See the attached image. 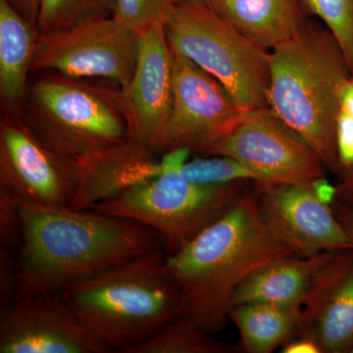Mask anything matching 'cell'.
I'll return each mask as SVG.
<instances>
[{"instance_id":"cell-29","label":"cell","mask_w":353,"mask_h":353,"mask_svg":"<svg viewBox=\"0 0 353 353\" xmlns=\"http://www.w3.org/2000/svg\"><path fill=\"white\" fill-rule=\"evenodd\" d=\"M23 17L38 26L39 0H7Z\"/></svg>"},{"instance_id":"cell-9","label":"cell","mask_w":353,"mask_h":353,"mask_svg":"<svg viewBox=\"0 0 353 353\" xmlns=\"http://www.w3.org/2000/svg\"><path fill=\"white\" fill-rule=\"evenodd\" d=\"M212 155L234 158L271 183H312L326 175L312 148L268 108L243 112L203 157Z\"/></svg>"},{"instance_id":"cell-35","label":"cell","mask_w":353,"mask_h":353,"mask_svg":"<svg viewBox=\"0 0 353 353\" xmlns=\"http://www.w3.org/2000/svg\"><path fill=\"white\" fill-rule=\"evenodd\" d=\"M350 353H353V345H352V348H350Z\"/></svg>"},{"instance_id":"cell-28","label":"cell","mask_w":353,"mask_h":353,"mask_svg":"<svg viewBox=\"0 0 353 353\" xmlns=\"http://www.w3.org/2000/svg\"><path fill=\"white\" fill-rule=\"evenodd\" d=\"M331 208L336 219L347 234L353 248V208L336 199L331 204Z\"/></svg>"},{"instance_id":"cell-18","label":"cell","mask_w":353,"mask_h":353,"mask_svg":"<svg viewBox=\"0 0 353 353\" xmlns=\"http://www.w3.org/2000/svg\"><path fill=\"white\" fill-rule=\"evenodd\" d=\"M39 34L38 26L0 0V97L9 115L19 110Z\"/></svg>"},{"instance_id":"cell-20","label":"cell","mask_w":353,"mask_h":353,"mask_svg":"<svg viewBox=\"0 0 353 353\" xmlns=\"http://www.w3.org/2000/svg\"><path fill=\"white\" fill-rule=\"evenodd\" d=\"M240 332L241 343L250 353H270L296 336L301 308L265 303L236 304L230 311Z\"/></svg>"},{"instance_id":"cell-7","label":"cell","mask_w":353,"mask_h":353,"mask_svg":"<svg viewBox=\"0 0 353 353\" xmlns=\"http://www.w3.org/2000/svg\"><path fill=\"white\" fill-rule=\"evenodd\" d=\"M119 196L90 210L134 221L157 232L168 254L174 253L219 219L248 190V181L220 185L190 182L182 168L165 166Z\"/></svg>"},{"instance_id":"cell-10","label":"cell","mask_w":353,"mask_h":353,"mask_svg":"<svg viewBox=\"0 0 353 353\" xmlns=\"http://www.w3.org/2000/svg\"><path fill=\"white\" fill-rule=\"evenodd\" d=\"M171 55L173 101L155 152L189 148L203 157L243 112L214 77L176 51L171 50Z\"/></svg>"},{"instance_id":"cell-15","label":"cell","mask_w":353,"mask_h":353,"mask_svg":"<svg viewBox=\"0 0 353 353\" xmlns=\"http://www.w3.org/2000/svg\"><path fill=\"white\" fill-rule=\"evenodd\" d=\"M139 34L138 60L124 90L132 119V137L157 150L173 101V66L165 24H154Z\"/></svg>"},{"instance_id":"cell-23","label":"cell","mask_w":353,"mask_h":353,"mask_svg":"<svg viewBox=\"0 0 353 353\" xmlns=\"http://www.w3.org/2000/svg\"><path fill=\"white\" fill-rule=\"evenodd\" d=\"M183 176L190 182L205 185H220L248 181L267 183L268 179L243 162L229 157H196L183 165Z\"/></svg>"},{"instance_id":"cell-31","label":"cell","mask_w":353,"mask_h":353,"mask_svg":"<svg viewBox=\"0 0 353 353\" xmlns=\"http://www.w3.org/2000/svg\"><path fill=\"white\" fill-rule=\"evenodd\" d=\"M316 196L319 197L320 201L324 203L331 205L336 199V185H332L326 178L318 179L312 183Z\"/></svg>"},{"instance_id":"cell-24","label":"cell","mask_w":353,"mask_h":353,"mask_svg":"<svg viewBox=\"0 0 353 353\" xmlns=\"http://www.w3.org/2000/svg\"><path fill=\"white\" fill-rule=\"evenodd\" d=\"M308 13L318 16L333 34L353 74V0H303Z\"/></svg>"},{"instance_id":"cell-8","label":"cell","mask_w":353,"mask_h":353,"mask_svg":"<svg viewBox=\"0 0 353 353\" xmlns=\"http://www.w3.org/2000/svg\"><path fill=\"white\" fill-rule=\"evenodd\" d=\"M139 46V32L118 16L90 18L69 29L39 32L31 74L102 79L125 90L136 69Z\"/></svg>"},{"instance_id":"cell-12","label":"cell","mask_w":353,"mask_h":353,"mask_svg":"<svg viewBox=\"0 0 353 353\" xmlns=\"http://www.w3.org/2000/svg\"><path fill=\"white\" fill-rule=\"evenodd\" d=\"M109 352L58 292L19 296L0 308V353Z\"/></svg>"},{"instance_id":"cell-3","label":"cell","mask_w":353,"mask_h":353,"mask_svg":"<svg viewBox=\"0 0 353 353\" xmlns=\"http://www.w3.org/2000/svg\"><path fill=\"white\" fill-rule=\"evenodd\" d=\"M164 248L73 281L62 301L114 352L130 353L185 313Z\"/></svg>"},{"instance_id":"cell-25","label":"cell","mask_w":353,"mask_h":353,"mask_svg":"<svg viewBox=\"0 0 353 353\" xmlns=\"http://www.w3.org/2000/svg\"><path fill=\"white\" fill-rule=\"evenodd\" d=\"M180 0H116L115 15L134 31L154 24H166Z\"/></svg>"},{"instance_id":"cell-19","label":"cell","mask_w":353,"mask_h":353,"mask_svg":"<svg viewBox=\"0 0 353 353\" xmlns=\"http://www.w3.org/2000/svg\"><path fill=\"white\" fill-rule=\"evenodd\" d=\"M318 256L296 257L253 272L234 292L233 306L265 303L285 308L303 307Z\"/></svg>"},{"instance_id":"cell-27","label":"cell","mask_w":353,"mask_h":353,"mask_svg":"<svg viewBox=\"0 0 353 353\" xmlns=\"http://www.w3.org/2000/svg\"><path fill=\"white\" fill-rule=\"evenodd\" d=\"M339 175L341 181L353 175V119L341 110L336 127Z\"/></svg>"},{"instance_id":"cell-30","label":"cell","mask_w":353,"mask_h":353,"mask_svg":"<svg viewBox=\"0 0 353 353\" xmlns=\"http://www.w3.org/2000/svg\"><path fill=\"white\" fill-rule=\"evenodd\" d=\"M282 353H322V352L319 345L311 339L294 338L284 345Z\"/></svg>"},{"instance_id":"cell-17","label":"cell","mask_w":353,"mask_h":353,"mask_svg":"<svg viewBox=\"0 0 353 353\" xmlns=\"http://www.w3.org/2000/svg\"><path fill=\"white\" fill-rule=\"evenodd\" d=\"M218 13L266 50L296 38L309 21L303 0H220Z\"/></svg>"},{"instance_id":"cell-4","label":"cell","mask_w":353,"mask_h":353,"mask_svg":"<svg viewBox=\"0 0 353 353\" xmlns=\"http://www.w3.org/2000/svg\"><path fill=\"white\" fill-rule=\"evenodd\" d=\"M267 105L338 174L336 127L347 59L326 27L308 21L303 31L272 50Z\"/></svg>"},{"instance_id":"cell-14","label":"cell","mask_w":353,"mask_h":353,"mask_svg":"<svg viewBox=\"0 0 353 353\" xmlns=\"http://www.w3.org/2000/svg\"><path fill=\"white\" fill-rule=\"evenodd\" d=\"M294 338L311 339L322 353L350 352L353 345V248L320 253Z\"/></svg>"},{"instance_id":"cell-33","label":"cell","mask_w":353,"mask_h":353,"mask_svg":"<svg viewBox=\"0 0 353 353\" xmlns=\"http://www.w3.org/2000/svg\"><path fill=\"white\" fill-rule=\"evenodd\" d=\"M336 201L353 208V175L336 185Z\"/></svg>"},{"instance_id":"cell-22","label":"cell","mask_w":353,"mask_h":353,"mask_svg":"<svg viewBox=\"0 0 353 353\" xmlns=\"http://www.w3.org/2000/svg\"><path fill=\"white\" fill-rule=\"evenodd\" d=\"M115 12L116 0H39L38 28L39 32L61 31Z\"/></svg>"},{"instance_id":"cell-11","label":"cell","mask_w":353,"mask_h":353,"mask_svg":"<svg viewBox=\"0 0 353 353\" xmlns=\"http://www.w3.org/2000/svg\"><path fill=\"white\" fill-rule=\"evenodd\" d=\"M0 187L17 201L70 208L77 189L75 167L17 116L4 114L0 123Z\"/></svg>"},{"instance_id":"cell-34","label":"cell","mask_w":353,"mask_h":353,"mask_svg":"<svg viewBox=\"0 0 353 353\" xmlns=\"http://www.w3.org/2000/svg\"><path fill=\"white\" fill-rule=\"evenodd\" d=\"M185 1L196 2V3L204 4V6L214 9L217 12L220 6V0H185Z\"/></svg>"},{"instance_id":"cell-2","label":"cell","mask_w":353,"mask_h":353,"mask_svg":"<svg viewBox=\"0 0 353 353\" xmlns=\"http://www.w3.org/2000/svg\"><path fill=\"white\" fill-rule=\"evenodd\" d=\"M296 257L262 218L255 185L189 243L167 253L166 265L182 292L183 315L214 334L226 327L234 292L248 276Z\"/></svg>"},{"instance_id":"cell-26","label":"cell","mask_w":353,"mask_h":353,"mask_svg":"<svg viewBox=\"0 0 353 353\" xmlns=\"http://www.w3.org/2000/svg\"><path fill=\"white\" fill-rule=\"evenodd\" d=\"M23 241L22 220L12 194L0 187V248L19 255Z\"/></svg>"},{"instance_id":"cell-32","label":"cell","mask_w":353,"mask_h":353,"mask_svg":"<svg viewBox=\"0 0 353 353\" xmlns=\"http://www.w3.org/2000/svg\"><path fill=\"white\" fill-rule=\"evenodd\" d=\"M341 110L353 119V74H350L341 90Z\"/></svg>"},{"instance_id":"cell-13","label":"cell","mask_w":353,"mask_h":353,"mask_svg":"<svg viewBox=\"0 0 353 353\" xmlns=\"http://www.w3.org/2000/svg\"><path fill=\"white\" fill-rule=\"evenodd\" d=\"M256 188L265 223L297 256L352 248L331 205L320 201L311 183H256Z\"/></svg>"},{"instance_id":"cell-21","label":"cell","mask_w":353,"mask_h":353,"mask_svg":"<svg viewBox=\"0 0 353 353\" xmlns=\"http://www.w3.org/2000/svg\"><path fill=\"white\" fill-rule=\"evenodd\" d=\"M234 350V347L215 340L212 334L183 315L130 353H229Z\"/></svg>"},{"instance_id":"cell-6","label":"cell","mask_w":353,"mask_h":353,"mask_svg":"<svg viewBox=\"0 0 353 353\" xmlns=\"http://www.w3.org/2000/svg\"><path fill=\"white\" fill-rule=\"evenodd\" d=\"M165 32L171 50L214 77L241 111L268 108L270 52L214 9L180 0Z\"/></svg>"},{"instance_id":"cell-5","label":"cell","mask_w":353,"mask_h":353,"mask_svg":"<svg viewBox=\"0 0 353 353\" xmlns=\"http://www.w3.org/2000/svg\"><path fill=\"white\" fill-rule=\"evenodd\" d=\"M32 75L15 115L65 161L75 167L132 137L131 114L119 85L54 72Z\"/></svg>"},{"instance_id":"cell-16","label":"cell","mask_w":353,"mask_h":353,"mask_svg":"<svg viewBox=\"0 0 353 353\" xmlns=\"http://www.w3.org/2000/svg\"><path fill=\"white\" fill-rule=\"evenodd\" d=\"M157 153L130 137L126 141L95 153L75 166L77 189L70 208L90 210L97 204L162 172Z\"/></svg>"},{"instance_id":"cell-1","label":"cell","mask_w":353,"mask_h":353,"mask_svg":"<svg viewBox=\"0 0 353 353\" xmlns=\"http://www.w3.org/2000/svg\"><path fill=\"white\" fill-rule=\"evenodd\" d=\"M15 201L23 228L17 297L58 292L73 281L165 250L157 232L134 221Z\"/></svg>"}]
</instances>
